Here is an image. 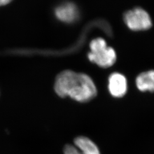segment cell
I'll return each instance as SVG.
<instances>
[{
    "mask_svg": "<svg viewBox=\"0 0 154 154\" xmlns=\"http://www.w3.org/2000/svg\"><path fill=\"white\" fill-rule=\"evenodd\" d=\"M54 89L60 97L69 96L80 102H88L97 94V88L90 77L70 70L61 72L57 76Z\"/></svg>",
    "mask_w": 154,
    "mask_h": 154,
    "instance_id": "cell-1",
    "label": "cell"
},
{
    "mask_svg": "<svg viewBox=\"0 0 154 154\" xmlns=\"http://www.w3.org/2000/svg\"><path fill=\"white\" fill-rule=\"evenodd\" d=\"M90 51L88 55V60L98 66L107 68L112 66L116 62V51L107 45L104 39H94L90 42Z\"/></svg>",
    "mask_w": 154,
    "mask_h": 154,
    "instance_id": "cell-2",
    "label": "cell"
},
{
    "mask_svg": "<svg viewBox=\"0 0 154 154\" xmlns=\"http://www.w3.org/2000/svg\"><path fill=\"white\" fill-rule=\"evenodd\" d=\"M124 21L128 28L134 31L146 30L152 26V21L148 13L137 8L127 11Z\"/></svg>",
    "mask_w": 154,
    "mask_h": 154,
    "instance_id": "cell-3",
    "label": "cell"
},
{
    "mask_svg": "<svg viewBox=\"0 0 154 154\" xmlns=\"http://www.w3.org/2000/svg\"><path fill=\"white\" fill-rule=\"evenodd\" d=\"M109 90L114 97L121 98L124 96L127 90L126 77L118 72L112 74L109 78Z\"/></svg>",
    "mask_w": 154,
    "mask_h": 154,
    "instance_id": "cell-4",
    "label": "cell"
},
{
    "mask_svg": "<svg viewBox=\"0 0 154 154\" xmlns=\"http://www.w3.org/2000/svg\"><path fill=\"white\" fill-rule=\"evenodd\" d=\"M55 13L58 20L66 23L74 22L79 14L77 6L72 2H66L58 6L55 9Z\"/></svg>",
    "mask_w": 154,
    "mask_h": 154,
    "instance_id": "cell-5",
    "label": "cell"
},
{
    "mask_svg": "<svg viewBox=\"0 0 154 154\" xmlns=\"http://www.w3.org/2000/svg\"><path fill=\"white\" fill-rule=\"evenodd\" d=\"M136 85L142 91L154 92V70L144 72L136 79Z\"/></svg>",
    "mask_w": 154,
    "mask_h": 154,
    "instance_id": "cell-6",
    "label": "cell"
},
{
    "mask_svg": "<svg viewBox=\"0 0 154 154\" xmlns=\"http://www.w3.org/2000/svg\"><path fill=\"white\" fill-rule=\"evenodd\" d=\"M74 144L82 154H100L98 146L89 138L79 137L74 140Z\"/></svg>",
    "mask_w": 154,
    "mask_h": 154,
    "instance_id": "cell-7",
    "label": "cell"
},
{
    "mask_svg": "<svg viewBox=\"0 0 154 154\" xmlns=\"http://www.w3.org/2000/svg\"><path fill=\"white\" fill-rule=\"evenodd\" d=\"M63 151L65 154H82L77 147L70 144L66 145Z\"/></svg>",
    "mask_w": 154,
    "mask_h": 154,
    "instance_id": "cell-8",
    "label": "cell"
},
{
    "mask_svg": "<svg viewBox=\"0 0 154 154\" xmlns=\"http://www.w3.org/2000/svg\"><path fill=\"white\" fill-rule=\"evenodd\" d=\"M12 0H0V6L5 5L11 2Z\"/></svg>",
    "mask_w": 154,
    "mask_h": 154,
    "instance_id": "cell-9",
    "label": "cell"
}]
</instances>
